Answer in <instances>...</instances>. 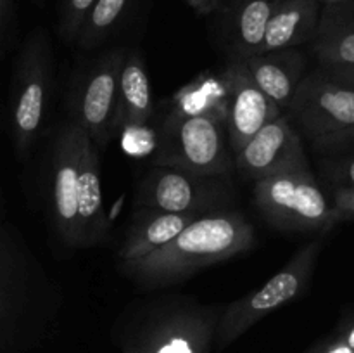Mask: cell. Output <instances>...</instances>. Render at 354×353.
<instances>
[{
    "mask_svg": "<svg viewBox=\"0 0 354 353\" xmlns=\"http://www.w3.org/2000/svg\"><path fill=\"white\" fill-rule=\"evenodd\" d=\"M86 132L68 120L61 125L48 161V210L57 237L78 248V179Z\"/></svg>",
    "mask_w": 354,
    "mask_h": 353,
    "instance_id": "9",
    "label": "cell"
},
{
    "mask_svg": "<svg viewBox=\"0 0 354 353\" xmlns=\"http://www.w3.org/2000/svg\"><path fill=\"white\" fill-rule=\"evenodd\" d=\"M313 149L318 152H327V154H334V152H342L354 149V125L342 130L334 132V134L324 135V137L315 138Z\"/></svg>",
    "mask_w": 354,
    "mask_h": 353,
    "instance_id": "24",
    "label": "cell"
},
{
    "mask_svg": "<svg viewBox=\"0 0 354 353\" xmlns=\"http://www.w3.org/2000/svg\"><path fill=\"white\" fill-rule=\"evenodd\" d=\"M123 48H111L90 62L71 96L69 120L86 132L97 149H102L118 132L120 75Z\"/></svg>",
    "mask_w": 354,
    "mask_h": 353,
    "instance_id": "8",
    "label": "cell"
},
{
    "mask_svg": "<svg viewBox=\"0 0 354 353\" xmlns=\"http://www.w3.org/2000/svg\"><path fill=\"white\" fill-rule=\"evenodd\" d=\"M30 279L21 253L0 266V353L16 346L30 305Z\"/></svg>",
    "mask_w": 354,
    "mask_h": 353,
    "instance_id": "17",
    "label": "cell"
},
{
    "mask_svg": "<svg viewBox=\"0 0 354 353\" xmlns=\"http://www.w3.org/2000/svg\"><path fill=\"white\" fill-rule=\"evenodd\" d=\"M130 0H95L86 14L76 42L82 48H93L106 40L124 14Z\"/></svg>",
    "mask_w": 354,
    "mask_h": 353,
    "instance_id": "21",
    "label": "cell"
},
{
    "mask_svg": "<svg viewBox=\"0 0 354 353\" xmlns=\"http://www.w3.org/2000/svg\"><path fill=\"white\" fill-rule=\"evenodd\" d=\"M152 109L151 80L144 59L138 51H127L120 75L118 130L127 134L144 130Z\"/></svg>",
    "mask_w": 354,
    "mask_h": 353,
    "instance_id": "16",
    "label": "cell"
},
{
    "mask_svg": "<svg viewBox=\"0 0 354 353\" xmlns=\"http://www.w3.org/2000/svg\"><path fill=\"white\" fill-rule=\"evenodd\" d=\"M93 2L95 0H62L61 19H59V35H61L62 40H76Z\"/></svg>",
    "mask_w": 354,
    "mask_h": 353,
    "instance_id": "22",
    "label": "cell"
},
{
    "mask_svg": "<svg viewBox=\"0 0 354 353\" xmlns=\"http://www.w3.org/2000/svg\"><path fill=\"white\" fill-rule=\"evenodd\" d=\"M317 2H325L328 6V3H344L349 2V0H317Z\"/></svg>",
    "mask_w": 354,
    "mask_h": 353,
    "instance_id": "31",
    "label": "cell"
},
{
    "mask_svg": "<svg viewBox=\"0 0 354 353\" xmlns=\"http://www.w3.org/2000/svg\"><path fill=\"white\" fill-rule=\"evenodd\" d=\"M324 173L335 187H354V156L328 159L324 165Z\"/></svg>",
    "mask_w": 354,
    "mask_h": 353,
    "instance_id": "25",
    "label": "cell"
},
{
    "mask_svg": "<svg viewBox=\"0 0 354 353\" xmlns=\"http://www.w3.org/2000/svg\"><path fill=\"white\" fill-rule=\"evenodd\" d=\"M152 165L176 166L206 175H230V151L225 114L173 106L158 134Z\"/></svg>",
    "mask_w": 354,
    "mask_h": 353,
    "instance_id": "3",
    "label": "cell"
},
{
    "mask_svg": "<svg viewBox=\"0 0 354 353\" xmlns=\"http://www.w3.org/2000/svg\"><path fill=\"white\" fill-rule=\"evenodd\" d=\"M332 204L341 220H354V187H334Z\"/></svg>",
    "mask_w": 354,
    "mask_h": 353,
    "instance_id": "26",
    "label": "cell"
},
{
    "mask_svg": "<svg viewBox=\"0 0 354 353\" xmlns=\"http://www.w3.org/2000/svg\"><path fill=\"white\" fill-rule=\"evenodd\" d=\"M203 215L194 213H168V211L137 208L131 215L124 241L118 251L121 265L131 263L147 256L149 253L168 244L189 224Z\"/></svg>",
    "mask_w": 354,
    "mask_h": 353,
    "instance_id": "15",
    "label": "cell"
},
{
    "mask_svg": "<svg viewBox=\"0 0 354 353\" xmlns=\"http://www.w3.org/2000/svg\"><path fill=\"white\" fill-rule=\"evenodd\" d=\"M324 242L325 232L320 237L297 249L287 265L279 270L272 279L266 280L261 287L223 307L218 320L216 338H214L218 348H227L266 315L297 300L310 286L318 256L324 249Z\"/></svg>",
    "mask_w": 354,
    "mask_h": 353,
    "instance_id": "6",
    "label": "cell"
},
{
    "mask_svg": "<svg viewBox=\"0 0 354 353\" xmlns=\"http://www.w3.org/2000/svg\"><path fill=\"white\" fill-rule=\"evenodd\" d=\"M223 307L159 298L135 308L121 331L123 353H209Z\"/></svg>",
    "mask_w": 354,
    "mask_h": 353,
    "instance_id": "2",
    "label": "cell"
},
{
    "mask_svg": "<svg viewBox=\"0 0 354 353\" xmlns=\"http://www.w3.org/2000/svg\"><path fill=\"white\" fill-rule=\"evenodd\" d=\"M287 109L301 132L315 141L354 125V90L320 69L301 80Z\"/></svg>",
    "mask_w": 354,
    "mask_h": 353,
    "instance_id": "10",
    "label": "cell"
},
{
    "mask_svg": "<svg viewBox=\"0 0 354 353\" xmlns=\"http://www.w3.org/2000/svg\"><path fill=\"white\" fill-rule=\"evenodd\" d=\"M225 87V125L232 154H237L266 123L282 114V109L259 90L244 61L232 57L220 76Z\"/></svg>",
    "mask_w": 354,
    "mask_h": 353,
    "instance_id": "11",
    "label": "cell"
},
{
    "mask_svg": "<svg viewBox=\"0 0 354 353\" xmlns=\"http://www.w3.org/2000/svg\"><path fill=\"white\" fill-rule=\"evenodd\" d=\"M6 14H7V0H0V47H2V35H3V26H6Z\"/></svg>",
    "mask_w": 354,
    "mask_h": 353,
    "instance_id": "30",
    "label": "cell"
},
{
    "mask_svg": "<svg viewBox=\"0 0 354 353\" xmlns=\"http://www.w3.org/2000/svg\"><path fill=\"white\" fill-rule=\"evenodd\" d=\"M277 0H242L234 16L232 57L245 59L261 54L266 24L275 9Z\"/></svg>",
    "mask_w": 354,
    "mask_h": 353,
    "instance_id": "20",
    "label": "cell"
},
{
    "mask_svg": "<svg viewBox=\"0 0 354 353\" xmlns=\"http://www.w3.org/2000/svg\"><path fill=\"white\" fill-rule=\"evenodd\" d=\"M17 253H19L17 246H14V242L10 241V237L6 232L0 230V266L9 262L10 258H14Z\"/></svg>",
    "mask_w": 354,
    "mask_h": 353,
    "instance_id": "28",
    "label": "cell"
},
{
    "mask_svg": "<svg viewBox=\"0 0 354 353\" xmlns=\"http://www.w3.org/2000/svg\"><path fill=\"white\" fill-rule=\"evenodd\" d=\"M313 51L322 68L354 64V2L328 3L318 19Z\"/></svg>",
    "mask_w": 354,
    "mask_h": 353,
    "instance_id": "19",
    "label": "cell"
},
{
    "mask_svg": "<svg viewBox=\"0 0 354 353\" xmlns=\"http://www.w3.org/2000/svg\"><path fill=\"white\" fill-rule=\"evenodd\" d=\"M327 76H330L334 82L341 83V85L349 87L354 90V64L348 66H330V68H322Z\"/></svg>",
    "mask_w": 354,
    "mask_h": 353,
    "instance_id": "27",
    "label": "cell"
},
{
    "mask_svg": "<svg viewBox=\"0 0 354 353\" xmlns=\"http://www.w3.org/2000/svg\"><path fill=\"white\" fill-rule=\"evenodd\" d=\"M251 221L235 210L207 213L187 225L176 237L140 260L121 265L124 275L145 289L168 286L196 270L227 262L254 246Z\"/></svg>",
    "mask_w": 354,
    "mask_h": 353,
    "instance_id": "1",
    "label": "cell"
},
{
    "mask_svg": "<svg viewBox=\"0 0 354 353\" xmlns=\"http://www.w3.org/2000/svg\"><path fill=\"white\" fill-rule=\"evenodd\" d=\"M38 2H41V0H38Z\"/></svg>",
    "mask_w": 354,
    "mask_h": 353,
    "instance_id": "32",
    "label": "cell"
},
{
    "mask_svg": "<svg viewBox=\"0 0 354 353\" xmlns=\"http://www.w3.org/2000/svg\"><path fill=\"white\" fill-rule=\"evenodd\" d=\"M308 353H354V314L342 322L330 338L318 343Z\"/></svg>",
    "mask_w": 354,
    "mask_h": 353,
    "instance_id": "23",
    "label": "cell"
},
{
    "mask_svg": "<svg viewBox=\"0 0 354 353\" xmlns=\"http://www.w3.org/2000/svg\"><path fill=\"white\" fill-rule=\"evenodd\" d=\"M320 19L317 0H277L266 24L263 52L292 48L311 40Z\"/></svg>",
    "mask_w": 354,
    "mask_h": 353,
    "instance_id": "18",
    "label": "cell"
},
{
    "mask_svg": "<svg viewBox=\"0 0 354 353\" xmlns=\"http://www.w3.org/2000/svg\"><path fill=\"white\" fill-rule=\"evenodd\" d=\"M301 135L290 123V118L277 116L266 123L237 154L234 156V170L242 179H266L275 173L294 168H308Z\"/></svg>",
    "mask_w": 354,
    "mask_h": 353,
    "instance_id": "12",
    "label": "cell"
},
{
    "mask_svg": "<svg viewBox=\"0 0 354 353\" xmlns=\"http://www.w3.org/2000/svg\"><path fill=\"white\" fill-rule=\"evenodd\" d=\"M109 220L104 210L99 152L90 137L83 141L78 179V248H92L106 241Z\"/></svg>",
    "mask_w": 354,
    "mask_h": 353,
    "instance_id": "13",
    "label": "cell"
},
{
    "mask_svg": "<svg viewBox=\"0 0 354 353\" xmlns=\"http://www.w3.org/2000/svg\"><path fill=\"white\" fill-rule=\"evenodd\" d=\"M249 75L263 93L270 97L280 109H287L304 78L306 59L303 52L292 48L263 52L242 59Z\"/></svg>",
    "mask_w": 354,
    "mask_h": 353,
    "instance_id": "14",
    "label": "cell"
},
{
    "mask_svg": "<svg viewBox=\"0 0 354 353\" xmlns=\"http://www.w3.org/2000/svg\"><path fill=\"white\" fill-rule=\"evenodd\" d=\"M189 7H192L197 14L201 16H207V14L214 12L220 9L221 0H183Z\"/></svg>",
    "mask_w": 354,
    "mask_h": 353,
    "instance_id": "29",
    "label": "cell"
},
{
    "mask_svg": "<svg viewBox=\"0 0 354 353\" xmlns=\"http://www.w3.org/2000/svg\"><path fill=\"white\" fill-rule=\"evenodd\" d=\"M54 89V54L44 30L28 37L16 59L9 96V127L14 149L26 158L47 127Z\"/></svg>",
    "mask_w": 354,
    "mask_h": 353,
    "instance_id": "4",
    "label": "cell"
},
{
    "mask_svg": "<svg viewBox=\"0 0 354 353\" xmlns=\"http://www.w3.org/2000/svg\"><path fill=\"white\" fill-rule=\"evenodd\" d=\"M230 175H206L176 166L152 165L137 185L135 208L207 215L232 210Z\"/></svg>",
    "mask_w": 354,
    "mask_h": 353,
    "instance_id": "7",
    "label": "cell"
},
{
    "mask_svg": "<svg viewBox=\"0 0 354 353\" xmlns=\"http://www.w3.org/2000/svg\"><path fill=\"white\" fill-rule=\"evenodd\" d=\"M254 203L268 224L287 232H328L341 217L308 168L254 182Z\"/></svg>",
    "mask_w": 354,
    "mask_h": 353,
    "instance_id": "5",
    "label": "cell"
}]
</instances>
